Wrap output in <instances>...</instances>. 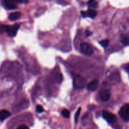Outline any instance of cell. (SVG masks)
<instances>
[{
  "label": "cell",
  "instance_id": "6da1fadb",
  "mask_svg": "<svg viewBox=\"0 0 129 129\" xmlns=\"http://www.w3.org/2000/svg\"><path fill=\"white\" fill-rule=\"evenodd\" d=\"M86 84V80L82 76L79 74L73 75V86L77 89H80L84 87Z\"/></svg>",
  "mask_w": 129,
  "mask_h": 129
},
{
  "label": "cell",
  "instance_id": "7a4b0ae2",
  "mask_svg": "<svg viewBox=\"0 0 129 129\" xmlns=\"http://www.w3.org/2000/svg\"><path fill=\"white\" fill-rule=\"evenodd\" d=\"M80 50L83 54L86 55H91L93 53L92 47L89 44L86 42H82L81 44Z\"/></svg>",
  "mask_w": 129,
  "mask_h": 129
},
{
  "label": "cell",
  "instance_id": "3957f363",
  "mask_svg": "<svg viewBox=\"0 0 129 129\" xmlns=\"http://www.w3.org/2000/svg\"><path fill=\"white\" fill-rule=\"evenodd\" d=\"M119 115L123 120L129 121V104H125L120 108Z\"/></svg>",
  "mask_w": 129,
  "mask_h": 129
},
{
  "label": "cell",
  "instance_id": "277c9868",
  "mask_svg": "<svg viewBox=\"0 0 129 129\" xmlns=\"http://www.w3.org/2000/svg\"><path fill=\"white\" fill-rule=\"evenodd\" d=\"M19 28H20V24L18 23L15 24V25H12V26L6 25V31L7 32L8 36L13 37H15L16 35Z\"/></svg>",
  "mask_w": 129,
  "mask_h": 129
},
{
  "label": "cell",
  "instance_id": "5b68a950",
  "mask_svg": "<svg viewBox=\"0 0 129 129\" xmlns=\"http://www.w3.org/2000/svg\"><path fill=\"white\" fill-rule=\"evenodd\" d=\"M103 117L109 123H113L116 120V117L114 114L108 112V111L104 110L103 112Z\"/></svg>",
  "mask_w": 129,
  "mask_h": 129
},
{
  "label": "cell",
  "instance_id": "8992f818",
  "mask_svg": "<svg viewBox=\"0 0 129 129\" xmlns=\"http://www.w3.org/2000/svg\"><path fill=\"white\" fill-rule=\"evenodd\" d=\"M4 6L6 9L8 10H14L17 8L16 1H12V0H5L4 1Z\"/></svg>",
  "mask_w": 129,
  "mask_h": 129
},
{
  "label": "cell",
  "instance_id": "52a82bcc",
  "mask_svg": "<svg viewBox=\"0 0 129 129\" xmlns=\"http://www.w3.org/2000/svg\"><path fill=\"white\" fill-rule=\"evenodd\" d=\"M81 15L83 17H90L91 18H94L96 16L97 12L95 10L89 9L87 11H81Z\"/></svg>",
  "mask_w": 129,
  "mask_h": 129
},
{
  "label": "cell",
  "instance_id": "ba28073f",
  "mask_svg": "<svg viewBox=\"0 0 129 129\" xmlns=\"http://www.w3.org/2000/svg\"><path fill=\"white\" fill-rule=\"evenodd\" d=\"M100 98L103 102H107L110 98V91L109 89H103L100 93Z\"/></svg>",
  "mask_w": 129,
  "mask_h": 129
},
{
  "label": "cell",
  "instance_id": "9c48e42d",
  "mask_svg": "<svg viewBox=\"0 0 129 129\" xmlns=\"http://www.w3.org/2000/svg\"><path fill=\"white\" fill-rule=\"evenodd\" d=\"M98 86V81L97 79H94L92 81H91L89 84H88L87 88L89 91H94L97 89Z\"/></svg>",
  "mask_w": 129,
  "mask_h": 129
},
{
  "label": "cell",
  "instance_id": "30bf717a",
  "mask_svg": "<svg viewBox=\"0 0 129 129\" xmlns=\"http://www.w3.org/2000/svg\"><path fill=\"white\" fill-rule=\"evenodd\" d=\"M10 115H11V113L8 111L5 110H1L0 111V121L3 122V120H5V119L10 117Z\"/></svg>",
  "mask_w": 129,
  "mask_h": 129
},
{
  "label": "cell",
  "instance_id": "8fae6325",
  "mask_svg": "<svg viewBox=\"0 0 129 129\" xmlns=\"http://www.w3.org/2000/svg\"><path fill=\"white\" fill-rule=\"evenodd\" d=\"M21 16V13L20 12H13L11 13L10 15H9V19L11 21H15V20H17Z\"/></svg>",
  "mask_w": 129,
  "mask_h": 129
},
{
  "label": "cell",
  "instance_id": "7c38bea8",
  "mask_svg": "<svg viewBox=\"0 0 129 129\" xmlns=\"http://www.w3.org/2000/svg\"><path fill=\"white\" fill-rule=\"evenodd\" d=\"M88 5L89 6L90 8H96L98 6V3L95 1H89L88 2Z\"/></svg>",
  "mask_w": 129,
  "mask_h": 129
},
{
  "label": "cell",
  "instance_id": "4fadbf2b",
  "mask_svg": "<svg viewBox=\"0 0 129 129\" xmlns=\"http://www.w3.org/2000/svg\"><path fill=\"white\" fill-rule=\"evenodd\" d=\"M62 116L64 118H68L70 117V112H69V111L68 110L64 109L62 111Z\"/></svg>",
  "mask_w": 129,
  "mask_h": 129
},
{
  "label": "cell",
  "instance_id": "5bb4252c",
  "mask_svg": "<svg viewBox=\"0 0 129 129\" xmlns=\"http://www.w3.org/2000/svg\"><path fill=\"white\" fill-rule=\"evenodd\" d=\"M121 41H122V42L123 43L124 45H127V44H128L129 42V38L127 37V36H125V35H123V36L122 37Z\"/></svg>",
  "mask_w": 129,
  "mask_h": 129
},
{
  "label": "cell",
  "instance_id": "9a60e30c",
  "mask_svg": "<svg viewBox=\"0 0 129 129\" xmlns=\"http://www.w3.org/2000/svg\"><path fill=\"white\" fill-rule=\"evenodd\" d=\"M100 44H101L102 47H107L109 45V40H103L102 41L100 42Z\"/></svg>",
  "mask_w": 129,
  "mask_h": 129
},
{
  "label": "cell",
  "instance_id": "2e32d148",
  "mask_svg": "<svg viewBox=\"0 0 129 129\" xmlns=\"http://www.w3.org/2000/svg\"><path fill=\"white\" fill-rule=\"evenodd\" d=\"M55 80L59 83H61L62 81V75L61 74H60V73L57 74L56 76H55Z\"/></svg>",
  "mask_w": 129,
  "mask_h": 129
},
{
  "label": "cell",
  "instance_id": "e0dca14e",
  "mask_svg": "<svg viewBox=\"0 0 129 129\" xmlns=\"http://www.w3.org/2000/svg\"><path fill=\"white\" fill-rule=\"evenodd\" d=\"M36 111L37 113H42L44 112V110L41 105H37L36 107Z\"/></svg>",
  "mask_w": 129,
  "mask_h": 129
},
{
  "label": "cell",
  "instance_id": "ac0fdd59",
  "mask_svg": "<svg viewBox=\"0 0 129 129\" xmlns=\"http://www.w3.org/2000/svg\"><path fill=\"white\" fill-rule=\"evenodd\" d=\"M81 108H78V111H77V112H76V114H75V117H74V118H75L76 123H77V122H78V117H79V114H80V112H81Z\"/></svg>",
  "mask_w": 129,
  "mask_h": 129
},
{
  "label": "cell",
  "instance_id": "d6986e66",
  "mask_svg": "<svg viewBox=\"0 0 129 129\" xmlns=\"http://www.w3.org/2000/svg\"><path fill=\"white\" fill-rule=\"evenodd\" d=\"M16 129H29V128L28 126L25 125H21Z\"/></svg>",
  "mask_w": 129,
  "mask_h": 129
},
{
  "label": "cell",
  "instance_id": "ffe728a7",
  "mask_svg": "<svg viewBox=\"0 0 129 129\" xmlns=\"http://www.w3.org/2000/svg\"><path fill=\"white\" fill-rule=\"evenodd\" d=\"M124 69L126 71L128 72V73H129V64L125 65Z\"/></svg>",
  "mask_w": 129,
  "mask_h": 129
},
{
  "label": "cell",
  "instance_id": "44dd1931",
  "mask_svg": "<svg viewBox=\"0 0 129 129\" xmlns=\"http://www.w3.org/2000/svg\"><path fill=\"white\" fill-rule=\"evenodd\" d=\"M92 34V33L90 31H88V30H87V31H86V35L87 37L89 36V35H91Z\"/></svg>",
  "mask_w": 129,
  "mask_h": 129
}]
</instances>
